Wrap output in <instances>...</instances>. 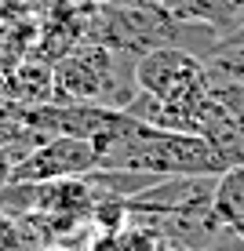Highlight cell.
Instances as JSON below:
<instances>
[{
    "instance_id": "1",
    "label": "cell",
    "mask_w": 244,
    "mask_h": 251,
    "mask_svg": "<svg viewBox=\"0 0 244 251\" xmlns=\"http://www.w3.org/2000/svg\"><path fill=\"white\" fill-rule=\"evenodd\" d=\"M55 102H88V106L124 109L138 91L135 55L113 51L99 40H77L51 69Z\"/></svg>"
},
{
    "instance_id": "2",
    "label": "cell",
    "mask_w": 244,
    "mask_h": 251,
    "mask_svg": "<svg viewBox=\"0 0 244 251\" xmlns=\"http://www.w3.org/2000/svg\"><path fill=\"white\" fill-rule=\"evenodd\" d=\"M99 168L91 138L77 135H48L26 157L15 164V182H58V178H81Z\"/></svg>"
},
{
    "instance_id": "3",
    "label": "cell",
    "mask_w": 244,
    "mask_h": 251,
    "mask_svg": "<svg viewBox=\"0 0 244 251\" xmlns=\"http://www.w3.org/2000/svg\"><path fill=\"white\" fill-rule=\"evenodd\" d=\"M161 7L179 22L215 29L219 40L244 25V0H161Z\"/></svg>"
},
{
    "instance_id": "4",
    "label": "cell",
    "mask_w": 244,
    "mask_h": 251,
    "mask_svg": "<svg viewBox=\"0 0 244 251\" xmlns=\"http://www.w3.org/2000/svg\"><path fill=\"white\" fill-rule=\"evenodd\" d=\"M212 219L219 222V226H237L244 219V160L230 164L222 175H215Z\"/></svg>"
},
{
    "instance_id": "5",
    "label": "cell",
    "mask_w": 244,
    "mask_h": 251,
    "mask_svg": "<svg viewBox=\"0 0 244 251\" xmlns=\"http://www.w3.org/2000/svg\"><path fill=\"white\" fill-rule=\"evenodd\" d=\"M200 62H204V73L212 84H219V88H244V44L219 40Z\"/></svg>"
},
{
    "instance_id": "6",
    "label": "cell",
    "mask_w": 244,
    "mask_h": 251,
    "mask_svg": "<svg viewBox=\"0 0 244 251\" xmlns=\"http://www.w3.org/2000/svg\"><path fill=\"white\" fill-rule=\"evenodd\" d=\"M40 248H48V240L26 215L19 219V215L0 211V251H40Z\"/></svg>"
},
{
    "instance_id": "7",
    "label": "cell",
    "mask_w": 244,
    "mask_h": 251,
    "mask_svg": "<svg viewBox=\"0 0 244 251\" xmlns=\"http://www.w3.org/2000/svg\"><path fill=\"white\" fill-rule=\"evenodd\" d=\"M15 164H19V157H15L7 146H0V189L7 182H15Z\"/></svg>"
},
{
    "instance_id": "8",
    "label": "cell",
    "mask_w": 244,
    "mask_h": 251,
    "mask_svg": "<svg viewBox=\"0 0 244 251\" xmlns=\"http://www.w3.org/2000/svg\"><path fill=\"white\" fill-rule=\"evenodd\" d=\"M15 106H19V102H11V99H4V95H0V113H7V109H15ZM0 120H4V117H0Z\"/></svg>"
},
{
    "instance_id": "9",
    "label": "cell",
    "mask_w": 244,
    "mask_h": 251,
    "mask_svg": "<svg viewBox=\"0 0 244 251\" xmlns=\"http://www.w3.org/2000/svg\"><path fill=\"white\" fill-rule=\"evenodd\" d=\"M226 229H233V233H237V237H241V240H244V219H241V222H237V226H226Z\"/></svg>"
}]
</instances>
